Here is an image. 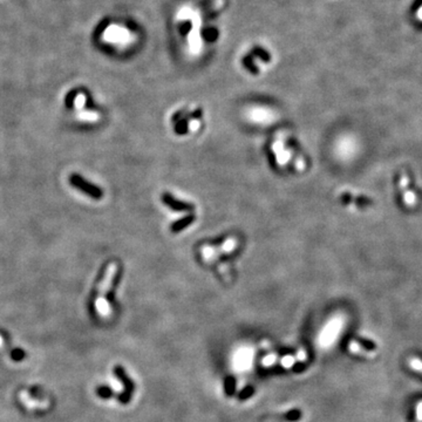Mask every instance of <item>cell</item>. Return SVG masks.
I'll return each instance as SVG.
<instances>
[{"mask_svg":"<svg viewBox=\"0 0 422 422\" xmlns=\"http://www.w3.org/2000/svg\"><path fill=\"white\" fill-rule=\"evenodd\" d=\"M199 127H201V121H199V120H191V121H190L189 129L191 131L198 130Z\"/></svg>","mask_w":422,"mask_h":422,"instance_id":"obj_15","label":"cell"},{"mask_svg":"<svg viewBox=\"0 0 422 422\" xmlns=\"http://www.w3.org/2000/svg\"><path fill=\"white\" fill-rule=\"evenodd\" d=\"M348 350H350V352H352V353L359 354V356H362L363 358H368V359H372V358L377 356V353H375L374 351L367 350V348L363 347L362 345H360L358 341H354V340H352L350 342V345H348Z\"/></svg>","mask_w":422,"mask_h":422,"instance_id":"obj_7","label":"cell"},{"mask_svg":"<svg viewBox=\"0 0 422 422\" xmlns=\"http://www.w3.org/2000/svg\"><path fill=\"white\" fill-rule=\"evenodd\" d=\"M286 136H287V131L280 130L279 133L277 134V136H275L274 145H272V150H274L275 155V161H277L278 166L280 167L286 166L292 157L291 149L286 148L285 147Z\"/></svg>","mask_w":422,"mask_h":422,"instance_id":"obj_6","label":"cell"},{"mask_svg":"<svg viewBox=\"0 0 422 422\" xmlns=\"http://www.w3.org/2000/svg\"><path fill=\"white\" fill-rule=\"evenodd\" d=\"M402 199L404 204L408 205V207H413V205L416 204V195L413 190H409V189L404 190Z\"/></svg>","mask_w":422,"mask_h":422,"instance_id":"obj_9","label":"cell"},{"mask_svg":"<svg viewBox=\"0 0 422 422\" xmlns=\"http://www.w3.org/2000/svg\"><path fill=\"white\" fill-rule=\"evenodd\" d=\"M11 358L13 360H16V361H20V360H22L23 358H25V352L20 350V348H16V350L12 351Z\"/></svg>","mask_w":422,"mask_h":422,"instance_id":"obj_12","label":"cell"},{"mask_svg":"<svg viewBox=\"0 0 422 422\" xmlns=\"http://www.w3.org/2000/svg\"><path fill=\"white\" fill-rule=\"evenodd\" d=\"M84 105H86V95H84V93L78 94V95H76V98L74 99L75 109H78V111L82 110V108L84 107Z\"/></svg>","mask_w":422,"mask_h":422,"instance_id":"obj_11","label":"cell"},{"mask_svg":"<svg viewBox=\"0 0 422 422\" xmlns=\"http://www.w3.org/2000/svg\"><path fill=\"white\" fill-rule=\"evenodd\" d=\"M359 150V143L351 135H342L334 145V154L340 161H350Z\"/></svg>","mask_w":422,"mask_h":422,"instance_id":"obj_2","label":"cell"},{"mask_svg":"<svg viewBox=\"0 0 422 422\" xmlns=\"http://www.w3.org/2000/svg\"><path fill=\"white\" fill-rule=\"evenodd\" d=\"M238 245V240L234 237H230L225 242L222 243L221 246H211L204 245L201 249V254L204 262H213L217 260L221 254H227L229 252L233 251Z\"/></svg>","mask_w":422,"mask_h":422,"instance_id":"obj_3","label":"cell"},{"mask_svg":"<svg viewBox=\"0 0 422 422\" xmlns=\"http://www.w3.org/2000/svg\"><path fill=\"white\" fill-rule=\"evenodd\" d=\"M408 184H409V178H408V176H407L406 174H402V176H401V180H400V188H401V190H406L407 188H408Z\"/></svg>","mask_w":422,"mask_h":422,"instance_id":"obj_14","label":"cell"},{"mask_svg":"<svg viewBox=\"0 0 422 422\" xmlns=\"http://www.w3.org/2000/svg\"><path fill=\"white\" fill-rule=\"evenodd\" d=\"M1 342H2V339H1V337H0V345H1Z\"/></svg>","mask_w":422,"mask_h":422,"instance_id":"obj_17","label":"cell"},{"mask_svg":"<svg viewBox=\"0 0 422 422\" xmlns=\"http://www.w3.org/2000/svg\"><path fill=\"white\" fill-rule=\"evenodd\" d=\"M116 271H117V265L115 263H111L107 268V270H106V274L104 279H102L101 284H100L99 293L95 301V306H96V310H98V313L102 316H107L110 315V306L109 304H108L107 299H106V295H107L108 290L110 289L111 284H113Z\"/></svg>","mask_w":422,"mask_h":422,"instance_id":"obj_1","label":"cell"},{"mask_svg":"<svg viewBox=\"0 0 422 422\" xmlns=\"http://www.w3.org/2000/svg\"><path fill=\"white\" fill-rule=\"evenodd\" d=\"M78 119L80 121L84 122H96L99 121L100 115L96 111H90V110H80L78 113Z\"/></svg>","mask_w":422,"mask_h":422,"instance_id":"obj_8","label":"cell"},{"mask_svg":"<svg viewBox=\"0 0 422 422\" xmlns=\"http://www.w3.org/2000/svg\"><path fill=\"white\" fill-rule=\"evenodd\" d=\"M415 419L418 422H422V400L419 401L415 409Z\"/></svg>","mask_w":422,"mask_h":422,"instance_id":"obj_13","label":"cell"},{"mask_svg":"<svg viewBox=\"0 0 422 422\" xmlns=\"http://www.w3.org/2000/svg\"><path fill=\"white\" fill-rule=\"evenodd\" d=\"M408 366L410 369H413V371L418 372V373L422 374V360L419 359V358L416 357H412L408 359Z\"/></svg>","mask_w":422,"mask_h":422,"instance_id":"obj_10","label":"cell"},{"mask_svg":"<svg viewBox=\"0 0 422 422\" xmlns=\"http://www.w3.org/2000/svg\"><path fill=\"white\" fill-rule=\"evenodd\" d=\"M245 117L248 121L253 125L269 126L274 123L277 120V113L266 107H251L245 111Z\"/></svg>","mask_w":422,"mask_h":422,"instance_id":"obj_5","label":"cell"},{"mask_svg":"<svg viewBox=\"0 0 422 422\" xmlns=\"http://www.w3.org/2000/svg\"><path fill=\"white\" fill-rule=\"evenodd\" d=\"M344 325H345V316L336 315L334 316H332V318L327 321V324L325 325L321 331V334H320L321 344L324 346H330L331 344H333V342L337 340V337H338L340 332H341Z\"/></svg>","mask_w":422,"mask_h":422,"instance_id":"obj_4","label":"cell"},{"mask_svg":"<svg viewBox=\"0 0 422 422\" xmlns=\"http://www.w3.org/2000/svg\"><path fill=\"white\" fill-rule=\"evenodd\" d=\"M295 168H297V170H304V168H305V161L303 160V158H297V160H295Z\"/></svg>","mask_w":422,"mask_h":422,"instance_id":"obj_16","label":"cell"}]
</instances>
